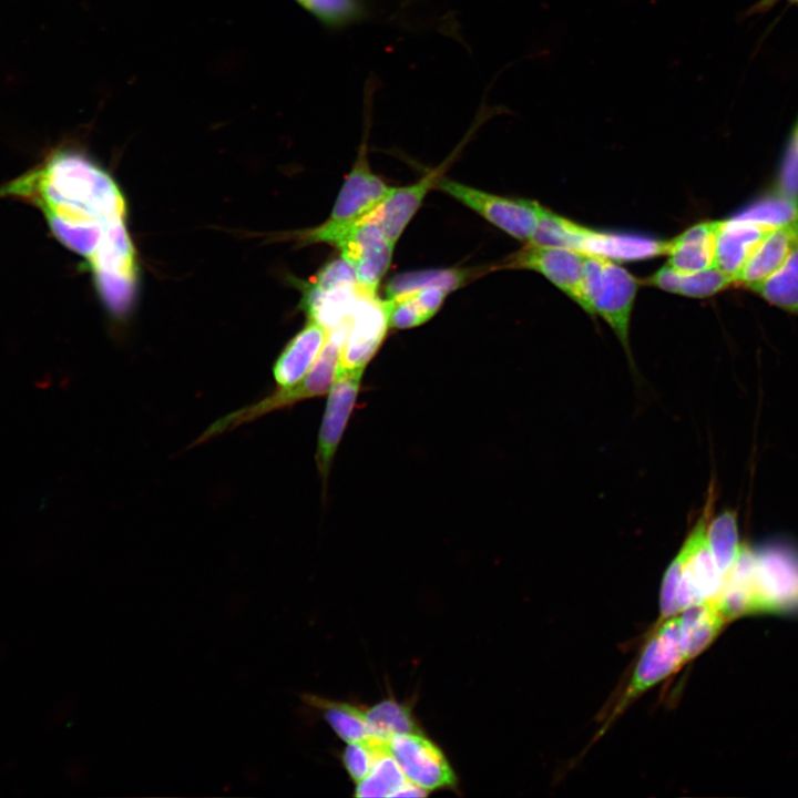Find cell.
<instances>
[{"label": "cell", "instance_id": "cell-1", "mask_svg": "<svg viewBox=\"0 0 798 798\" xmlns=\"http://www.w3.org/2000/svg\"><path fill=\"white\" fill-rule=\"evenodd\" d=\"M9 192L31 198L45 215L109 226L124 222L125 201L101 167L79 152L54 153L42 167L17 181Z\"/></svg>", "mask_w": 798, "mask_h": 798}, {"label": "cell", "instance_id": "cell-2", "mask_svg": "<svg viewBox=\"0 0 798 798\" xmlns=\"http://www.w3.org/2000/svg\"><path fill=\"white\" fill-rule=\"evenodd\" d=\"M347 329L348 324L329 331L321 352L301 380L290 387L278 388L262 400L217 419L195 440L193 446L203 443L269 412L328 393L339 371L340 354Z\"/></svg>", "mask_w": 798, "mask_h": 798}, {"label": "cell", "instance_id": "cell-3", "mask_svg": "<svg viewBox=\"0 0 798 798\" xmlns=\"http://www.w3.org/2000/svg\"><path fill=\"white\" fill-rule=\"evenodd\" d=\"M566 247L615 259H641L665 254L667 242L604 233L586 228L543 208L538 227L528 242Z\"/></svg>", "mask_w": 798, "mask_h": 798}, {"label": "cell", "instance_id": "cell-4", "mask_svg": "<svg viewBox=\"0 0 798 798\" xmlns=\"http://www.w3.org/2000/svg\"><path fill=\"white\" fill-rule=\"evenodd\" d=\"M583 288L591 315H600L631 358L630 323L638 280L611 258L585 253Z\"/></svg>", "mask_w": 798, "mask_h": 798}, {"label": "cell", "instance_id": "cell-5", "mask_svg": "<svg viewBox=\"0 0 798 798\" xmlns=\"http://www.w3.org/2000/svg\"><path fill=\"white\" fill-rule=\"evenodd\" d=\"M390 190L391 187L370 170L366 143H362L328 219L305 232L303 239L307 243L336 245L352 227L377 208Z\"/></svg>", "mask_w": 798, "mask_h": 798}, {"label": "cell", "instance_id": "cell-6", "mask_svg": "<svg viewBox=\"0 0 798 798\" xmlns=\"http://www.w3.org/2000/svg\"><path fill=\"white\" fill-rule=\"evenodd\" d=\"M685 664L679 616L659 621L645 642L630 681L601 732H604L641 695L678 672Z\"/></svg>", "mask_w": 798, "mask_h": 798}, {"label": "cell", "instance_id": "cell-7", "mask_svg": "<svg viewBox=\"0 0 798 798\" xmlns=\"http://www.w3.org/2000/svg\"><path fill=\"white\" fill-rule=\"evenodd\" d=\"M303 291V309L328 332L349 323L360 294L355 269L342 257L326 264Z\"/></svg>", "mask_w": 798, "mask_h": 798}, {"label": "cell", "instance_id": "cell-8", "mask_svg": "<svg viewBox=\"0 0 798 798\" xmlns=\"http://www.w3.org/2000/svg\"><path fill=\"white\" fill-rule=\"evenodd\" d=\"M757 612L798 610V550L770 541L754 550Z\"/></svg>", "mask_w": 798, "mask_h": 798}, {"label": "cell", "instance_id": "cell-9", "mask_svg": "<svg viewBox=\"0 0 798 798\" xmlns=\"http://www.w3.org/2000/svg\"><path fill=\"white\" fill-rule=\"evenodd\" d=\"M436 187L519 241L532 238L544 208L534 201L495 195L443 176Z\"/></svg>", "mask_w": 798, "mask_h": 798}, {"label": "cell", "instance_id": "cell-10", "mask_svg": "<svg viewBox=\"0 0 798 798\" xmlns=\"http://www.w3.org/2000/svg\"><path fill=\"white\" fill-rule=\"evenodd\" d=\"M710 507L709 498V504L679 550L683 556L677 589L679 613L689 606L713 600L723 584L724 576L715 562L706 536Z\"/></svg>", "mask_w": 798, "mask_h": 798}, {"label": "cell", "instance_id": "cell-11", "mask_svg": "<svg viewBox=\"0 0 798 798\" xmlns=\"http://www.w3.org/2000/svg\"><path fill=\"white\" fill-rule=\"evenodd\" d=\"M584 258L585 253L580 250L528 243L504 267L540 273L591 315L583 288Z\"/></svg>", "mask_w": 798, "mask_h": 798}, {"label": "cell", "instance_id": "cell-12", "mask_svg": "<svg viewBox=\"0 0 798 798\" xmlns=\"http://www.w3.org/2000/svg\"><path fill=\"white\" fill-rule=\"evenodd\" d=\"M389 328L382 299L360 291L352 309L340 354L339 371L365 370Z\"/></svg>", "mask_w": 798, "mask_h": 798}, {"label": "cell", "instance_id": "cell-13", "mask_svg": "<svg viewBox=\"0 0 798 798\" xmlns=\"http://www.w3.org/2000/svg\"><path fill=\"white\" fill-rule=\"evenodd\" d=\"M335 246L355 269L359 290L376 295L380 280L390 266L395 244L375 223L364 219Z\"/></svg>", "mask_w": 798, "mask_h": 798}, {"label": "cell", "instance_id": "cell-14", "mask_svg": "<svg viewBox=\"0 0 798 798\" xmlns=\"http://www.w3.org/2000/svg\"><path fill=\"white\" fill-rule=\"evenodd\" d=\"M389 751L406 778L426 790L456 784L453 770L440 748L419 733L392 737Z\"/></svg>", "mask_w": 798, "mask_h": 798}, {"label": "cell", "instance_id": "cell-15", "mask_svg": "<svg viewBox=\"0 0 798 798\" xmlns=\"http://www.w3.org/2000/svg\"><path fill=\"white\" fill-rule=\"evenodd\" d=\"M362 375L364 370L338 371L337 378L328 392L316 451V462L324 485L335 452L354 410Z\"/></svg>", "mask_w": 798, "mask_h": 798}, {"label": "cell", "instance_id": "cell-16", "mask_svg": "<svg viewBox=\"0 0 798 798\" xmlns=\"http://www.w3.org/2000/svg\"><path fill=\"white\" fill-rule=\"evenodd\" d=\"M446 163L413 184L391 187L385 200L365 219L375 223L395 244L422 204L427 193L437 185Z\"/></svg>", "mask_w": 798, "mask_h": 798}, {"label": "cell", "instance_id": "cell-17", "mask_svg": "<svg viewBox=\"0 0 798 798\" xmlns=\"http://www.w3.org/2000/svg\"><path fill=\"white\" fill-rule=\"evenodd\" d=\"M774 227L776 226L741 215L722 221L717 236L715 266L736 283L749 258Z\"/></svg>", "mask_w": 798, "mask_h": 798}, {"label": "cell", "instance_id": "cell-18", "mask_svg": "<svg viewBox=\"0 0 798 798\" xmlns=\"http://www.w3.org/2000/svg\"><path fill=\"white\" fill-rule=\"evenodd\" d=\"M798 247V216L777 225L749 258L736 283L754 289L777 272Z\"/></svg>", "mask_w": 798, "mask_h": 798}, {"label": "cell", "instance_id": "cell-19", "mask_svg": "<svg viewBox=\"0 0 798 798\" xmlns=\"http://www.w3.org/2000/svg\"><path fill=\"white\" fill-rule=\"evenodd\" d=\"M722 221L697 223L667 242V264L679 273H695L715 266Z\"/></svg>", "mask_w": 798, "mask_h": 798}, {"label": "cell", "instance_id": "cell-20", "mask_svg": "<svg viewBox=\"0 0 798 798\" xmlns=\"http://www.w3.org/2000/svg\"><path fill=\"white\" fill-rule=\"evenodd\" d=\"M328 334L320 324L309 319L289 340L273 367V376L279 388L290 387L305 377L321 352Z\"/></svg>", "mask_w": 798, "mask_h": 798}, {"label": "cell", "instance_id": "cell-21", "mask_svg": "<svg viewBox=\"0 0 798 798\" xmlns=\"http://www.w3.org/2000/svg\"><path fill=\"white\" fill-rule=\"evenodd\" d=\"M646 283L668 293L705 298L725 290L735 284V280L717 266L695 273H679L666 264Z\"/></svg>", "mask_w": 798, "mask_h": 798}, {"label": "cell", "instance_id": "cell-22", "mask_svg": "<svg viewBox=\"0 0 798 798\" xmlns=\"http://www.w3.org/2000/svg\"><path fill=\"white\" fill-rule=\"evenodd\" d=\"M726 622L712 600L684 610L679 615V628L685 662L703 653Z\"/></svg>", "mask_w": 798, "mask_h": 798}, {"label": "cell", "instance_id": "cell-23", "mask_svg": "<svg viewBox=\"0 0 798 798\" xmlns=\"http://www.w3.org/2000/svg\"><path fill=\"white\" fill-rule=\"evenodd\" d=\"M449 293L441 287L408 291L383 300L389 328L407 329L428 321Z\"/></svg>", "mask_w": 798, "mask_h": 798}, {"label": "cell", "instance_id": "cell-24", "mask_svg": "<svg viewBox=\"0 0 798 798\" xmlns=\"http://www.w3.org/2000/svg\"><path fill=\"white\" fill-rule=\"evenodd\" d=\"M471 277L470 269H423L397 274L385 287L387 298L428 287H441L448 293L460 288Z\"/></svg>", "mask_w": 798, "mask_h": 798}, {"label": "cell", "instance_id": "cell-25", "mask_svg": "<svg viewBox=\"0 0 798 798\" xmlns=\"http://www.w3.org/2000/svg\"><path fill=\"white\" fill-rule=\"evenodd\" d=\"M304 700L323 710L325 719L345 741L352 743L370 737L366 712L347 703L331 702L314 695H304Z\"/></svg>", "mask_w": 798, "mask_h": 798}, {"label": "cell", "instance_id": "cell-26", "mask_svg": "<svg viewBox=\"0 0 798 798\" xmlns=\"http://www.w3.org/2000/svg\"><path fill=\"white\" fill-rule=\"evenodd\" d=\"M328 30H341L369 16L367 0H294Z\"/></svg>", "mask_w": 798, "mask_h": 798}, {"label": "cell", "instance_id": "cell-27", "mask_svg": "<svg viewBox=\"0 0 798 798\" xmlns=\"http://www.w3.org/2000/svg\"><path fill=\"white\" fill-rule=\"evenodd\" d=\"M753 291L769 304L798 315V247L777 272Z\"/></svg>", "mask_w": 798, "mask_h": 798}, {"label": "cell", "instance_id": "cell-28", "mask_svg": "<svg viewBox=\"0 0 798 798\" xmlns=\"http://www.w3.org/2000/svg\"><path fill=\"white\" fill-rule=\"evenodd\" d=\"M366 719L370 737L389 741L403 734L419 733V728L408 706L395 699H385L368 712Z\"/></svg>", "mask_w": 798, "mask_h": 798}, {"label": "cell", "instance_id": "cell-29", "mask_svg": "<svg viewBox=\"0 0 798 798\" xmlns=\"http://www.w3.org/2000/svg\"><path fill=\"white\" fill-rule=\"evenodd\" d=\"M707 524V543L724 576L732 567L741 546L738 540L737 514L732 510H724Z\"/></svg>", "mask_w": 798, "mask_h": 798}, {"label": "cell", "instance_id": "cell-30", "mask_svg": "<svg viewBox=\"0 0 798 798\" xmlns=\"http://www.w3.org/2000/svg\"><path fill=\"white\" fill-rule=\"evenodd\" d=\"M407 781L400 766L388 750L378 757L370 773L358 781L355 796L395 797Z\"/></svg>", "mask_w": 798, "mask_h": 798}, {"label": "cell", "instance_id": "cell-31", "mask_svg": "<svg viewBox=\"0 0 798 798\" xmlns=\"http://www.w3.org/2000/svg\"><path fill=\"white\" fill-rule=\"evenodd\" d=\"M389 750V741L368 737L349 743L342 754V763L354 781L364 779L374 767L378 757Z\"/></svg>", "mask_w": 798, "mask_h": 798}, {"label": "cell", "instance_id": "cell-32", "mask_svg": "<svg viewBox=\"0 0 798 798\" xmlns=\"http://www.w3.org/2000/svg\"><path fill=\"white\" fill-rule=\"evenodd\" d=\"M779 178V195L798 205V116L787 140Z\"/></svg>", "mask_w": 798, "mask_h": 798}, {"label": "cell", "instance_id": "cell-33", "mask_svg": "<svg viewBox=\"0 0 798 798\" xmlns=\"http://www.w3.org/2000/svg\"><path fill=\"white\" fill-rule=\"evenodd\" d=\"M777 1H779V0H763L758 3L757 9L761 11V10L767 9L768 7L773 6ZM787 1L790 3L798 4V0H787Z\"/></svg>", "mask_w": 798, "mask_h": 798}]
</instances>
